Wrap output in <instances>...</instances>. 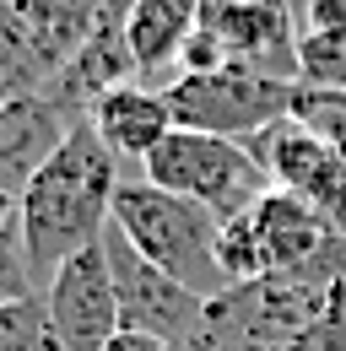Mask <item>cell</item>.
I'll return each instance as SVG.
<instances>
[{"label":"cell","instance_id":"obj_5","mask_svg":"<svg viewBox=\"0 0 346 351\" xmlns=\"http://www.w3.org/2000/svg\"><path fill=\"white\" fill-rule=\"evenodd\" d=\"M103 249H108L114 292H119V330L168 341V346H178V351L206 346V298H195L184 281H173L168 270L141 260L135 243H130L114 221H108V232H103Z\"/></svg>","mask_w":346,"mask_h":351},{"label":"cell","instance_id":"obj_4","mask_svg":"<svg viewBox=\"0 0 346 351\" xmlns=\"http://www.w3.org/2000/svg\"><path fill=\"white\" fill-rule=\"evenodd\" d=\"M178 130H206L227 135V141H249V135L270 130L276 119H287L298 108V82H281L255 65H222L206 76H173L163 87Z\"/></svg>","mask_w":346,"mask_h":351},{"label":"cell","instance_id":"obj_2","mask_svg":"<svg viewBox=\"0 0 346 351\" xmlns=\"http://www.w3.org/2000/svg\"><path fill=\"white\" fill-rule=\"evenodd\" d=\"M114 227L135 243L141 260H152L173 281H184L195 298L211 303V298L227 292V276H222V260H216L222 221L206 206L168 195L146 178H125L119 195H114Z\"/></svg>","mask_w":346,"mask_h":351},{"label":"cell","instance_id":"obj_19","mask_svg":"<svg viewBox=\"0 0 346 351\" xmlns=\"http://www.w3.org/2000/svg\"><path fill=\"white\" fill-rule=\"evenodd\" d=\"M27 292H38V281H33V265H27V249H22V227L11 221L0 232V303L27 298Z\"/></svg>","mask_w":346,"mask_h":351},{"label":"cell","instance_id":"obj_10","mask_svg":"<svg viewBox=\"0 0 346 351\" xmlns=\"http://www.w3.org/2000/svg\"><path fill=\"white\" fill-rule=\"evenodd\" d=\"M92 130L103 135V146L119 157V162H146L178 125H173V108L163 87H114L108 97L92 103Z\"/></svg>","mask_w":346,"mask_h":351},{"label":"cell","instance_id":"obj_15","mask_svg":"<svg viewBox=\"0 0 346 351\" xmlns=\"http://www.w3.org/2000/svg\"><path fill=\"white\" fill-rule=\"evenodd\" d=\"M0 351H60L43 292H27V298L0 303Z\"/></svg>","mask_w":346,"mask_h":351},{"label":"cell","instance_id":"obj_9","mask_svg":"<svg viewBox=\"0 0 346 351\" xmlns=\"http://www.w3.org/2000/svg\"><path fill=\"white\" fill-rule=\"evenodd\" d=\"M76 130V114L54 97L49 87H22L0 97V189L22 200L43 162L60 152V141Z\"/></svg>","mask_w":346,"mask_h":351},{"label":"cell","instance_id":"obj_16","mask_svg":"<svg viewBox=\"0 0 346 351\" xmlns=\"http://www.w3.org/2000/svg\"><path fill=\"white\" fill-rule=\"evenodd\" d=\"M216 260H222V276L227 287H249V281H265V260H260V238L249 211L233 221H222V238H216Z\"/></svg>","mask_w":346,"mask_h":351},{"label":"cell","instance_id":"obj_22","mask_svg":"<svg viewBox=\"0 0 346 351\" xmlns=\"http://www.w3.org/2000/svg\"><path fill=\"white\" fill-rule=\"evenodd\" d=\"M103 351H178V346H168V341H152V335H135V330H119V335H114Z\"/></svg>","mask_w":346,"mask_h":351},{"label":"cell","instance_id":"obj_13","mask_svg":"<svg viewBox=\"0 0 346 351\" xmlns=\"http://www.w3.org/2000/svg\"><path fill=\"white\" fill-rule=\"evenodd\" d=\"M200 27V0H130L125 38L135 54V71H168L178 65L184 38Z\"/></svg>","mask_w":346,"mask_h":351},{"label":"cell","instance_id":"obj_8","mask_svg":"<svg viewBox=\"0 0 346 351\" xmlns=\"http://www.w3.org/2000/svg\"><path fill=\"white\" fill-rule=\"evenodd\" d=\"M200 22L227 44L238 65L298 82V33L287 0H200Z\"/></svg>","mask_w":346,"mask_h":351},{"label":"cell","instance_id":"obj_17","mask_svg":"<svg viewBox=\"0 0 346 351\" xmlns=\"http://www.w3.org/2000/svg\"><path fill=\"white\" fill-rule=\"evenodd\" d=\"M298 114L303 125H314V130L330 141V152L346 162V97L341 92H308V87H298Z\"/></svg>","mask_w":346,"mask_h":351},{"label":"cell","instance_id":"obj_12","mask_svg":"<svg viewBox=\"0 0 346 351\" xmlns=\"http://www.w3.org/2000/svg\"><path fill=\"white\" fill-rule=\"evenodd\" d=\"M11 5H16V27H22L27 60L43 76H54L86 44L97 16L108 11V0H11Z\"/></svg>","mask_w":346,"mask_h":351},{"label":"cell","instance_id":"obj_21","mask_svg":"<svg viewBox=\"0 0 346 351\" xmlns=\"http://www.w3.org/2000/svg\"><path fill=\"white\" fill-rule=\"evenodd\" d=\"M303 27L346 33V0H308V5H303Z\"/></svg>","mask_w":346,"mask_h":351},{"label":"cell","instance_id":"obj_14","mask_svg":"<svg viewBox=\"0 0 346 351\" xmlns=\"http://www.w3.org/2000/svg\"><path fill=\"white\" fill-rule=\"evenodd\" d=\"M298 87L346 97V33L303 27L298 33Z\"/></svg>","mask_w":346,"mask_h":351},{"label":"cell","instance_id":"obj_1","mask_svg":"<svg viewBox=\"0 0 346 351\" xmlns=\"http://www.w3.org/2000/svg\"><path fill=\"white\" fill-rule=\"evenodd\" d=\"M119 184H125L119 157L103 146L92 119H76V130L60 141V152L33 173V184L16 200V227H22V249H27L38 292L71 254L103 243Z\"/></svg>","mask_w":346,"mask_h":351},{"label":"cell","instance_id":"obj_3","mask_svg":"<svg viewBox=\"0 0 346 351\" xmlns=\"http://www.w3.org/2000/svg\"><path fill=\"white\" fill-rule=\"evenodd\" d=\"M141 178L184 195L195 206H206L216 221H233L244 211H255L260 195H270V178L255 162V152L244 141H227V135H206V130H173L146 162Z\"/></svg>","mask_w":346,"mask_h":351},{"label":"cell","instance_id":"obj_7","mask_svg":"<svg viewBox=\"0 0 346 351\" xmlns=\"http://www.w3.org/2000/svg\"><path fill=\"white\" fill-rule=\"evenodd\" d=\"M43 303H49V324H54L60 351H103L119 335V292H114L108 249L92 243L82 254H71L49 276Z\"/></svg>","mask_w":346,"mask_h":351},{"label":"cell","instance_id":"obj_23","mask_svg":"<svg viewBox=\"0 0 346 351\" xmlns=\"http://www.w3.org/2000/svg\"><path fill=\"white\" fill-rule=\"evenodd\" d=\"M11 221H16V195H5V189H0V232H5Z\"/></svg>","mask_w":346,"mask_h":351},{"label":"cell","instance_id":"obj_20","mask_svg":"<svg viewBox=\"0 0 346 351\" xmlns=\"http://www.w3.org/2000/svg\"><path fill=\"white\" fill-rule=\"evenodd\" d=\"M222 65H233V54H227V44L216 38L211 27L200 22L189 38H184V49H178V76H206V71H222Z\"/></svg>","mask_w":346,"mask_h":351},{"label":"cell","instance_id":"obj_18","mask_svg":"<svg viewBox=\"0 0 346 351\" xmlns=\"http://www.w3.org/2000/svg\"><path fill=\"white\" fill-rule=\"evenodd\" d=\"M287 351H346V287L330 292V303L292 335V346H287Z\"/></svg>","mask_w":346,"mask_h":351},{"label":"cell","instance_id":"obj_11","mask_svg":"<svg viewBox=\"0 0 346 351\" xmlns=\"http://www.w3.org/2000/svg\"><path fill=\"white\" fill-rule=\"evenodd\" d=\"M255 238H260V260H265V276H287V270H303V265L314 260L336 232L325 227V217L314 211V206H303L298 195H287V189H270V195H260L255 211Z\"/></svg>","mask_w":346,"mask_h":351},{"label":"cell","instance_id":"obj_6","mask_svg":"<svg viewBox=\"0 0 346 351\" xmlns=\"http://www.w3.org/2000/svg\"><path fill=\"white\" fill-rule=\"evenodd\" d=\"M255 152V162L265 168L270 189L298 195L303 206H314L330 232H346V162L330 152V141L303 125L298 114L276 119L270 130H260L244 141Z\"/></svg>","mask_w":346,"mask_h":351}]
</instances>
